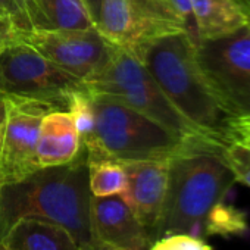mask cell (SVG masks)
<instances>
[{
    "instance_id": "5b68a950",
    "label": "cell",
    "mask_w": 250,
    "mask_h": 250,
    "mask_svg": "<svg viewBox=\"0 0 250 250\" xmlns=\"http://www.w3.org/2000/svg\"><path fill=\"white\" fill-rule=\"evenodd\" d=\"M85 87L91 94H104L128 104L181 137L209 136L171 103L143 62L127 50L113 46L107 62Z\"/></svg>"
},
{
    "instance_id": "f546056e",
    "label": "cell",
    "mask_w": 250,
    "mask_h": 250,
    "mask_svg": "<svg viewBox=\"0 0 250 250\" xmlns=\"http://www.w3.org/2000/svg\"><path fill=\"white\" fill-rule=\"evenodd\" d=\"M249 12V17H247V27L250 28V11H247Z\"/></svg>"
},
{
    "instance_id": "ac0fdd59",
    "label": "cell",
    "mask_w": 250,
    "mask_h": 250,
    "mask_svg": "<svg viewBox=\"0 0 250 250\" xmlns=\"http://www.w3.org/2000/svg\"><path fill=\"white\" fill-rule=\"evenodd\" d=\"M66 110L71 113L77 131L81 137L83 146L88 145L96 131V112L91 94L87 90L75 91L69 96Z\"/></svg>"
},
{
    "instance_id": "d4e9b609",
    "label": "cell",
    "mask_w": 250,
    "mask_h": 250,
    "mask_svg": "<svg viewBox=\"0 0 250 250\" xmlns=\"http://www.w3.org/2000/svg\"><path fill=\"white\" fill-rule=\"evenodd\" d=\"M85 3L93 21H94V25H96V21H97V17H99V11H100V5H102V0H83Z\"/></svg>"
},
{
    "instance_id": "9c48e42d",
    "label": "cell",
    "mask_w": 250,
    "mask_h": 250,
    "mask_svg": "<svg viewBox=\"0 0 250 250\" xmlns=\"http://www.w3.org/2000/svg\"><path fill=\"white\" fill-rule=\"evenodd\" d=\"M0 74L8 94L55 102L65 109L72 93L87 90L84 81L61 69L31 46L21 42L0 53Z\"/></svg>"
},
{
    "instance_id": "8992f818",
    "label": "cell",
    "mask_w": 250,
    "mask_h": 250,
    "mask_svg": "<svg viewBox=\"0 0 250 250\" xmlns=\"http://www.w3.org/2000/svg\"><path fill=\"white\" fill-rule=\"evenodd\" d=\"M196 59L225 116H250V28L199 40Z\"/></svg>"
},
{
    "instance_id": "7402d4cb",
    "label": "cell",
    "mask_w": 250,
    "mask_h": 250,
    "mask_svg": "<svg viewBox=\"0 0 250 250\" xmlns=\"http://www.w3.org/2000/svg\"><path fill=\"white\" fill-rule=\"evenodd\" d=\"M224 139H231L250 146V116L228 119Z\"/></svg>"
},
{
    "instance_id": "6da1fadb",
    "label": "cell",
    "mask_w": 250,
    "mask_h": 250,
    "mask_svg": "<svg viewBox=\"0 0 250 250\" xmlns=\"http://www.w3.org/2000/svg\"><path fill=\"white\" fill-rule=\"evenodd\" d=\"M225 139L200 136L169 161L168 188L155 241L187 234L202 240L210 235H243L249 231L243 212L225 203L237 183L224 158Z\"/></svg>"
},
{
    "instance_id": "4dcf8cb0",
    "label": "cell",
    "mask_w": 250,
    "mask_h": 250,
    "mask_svg": "<svg viewBox=\"0 0 250 250\" xmlns=\"http://www.w3.org/2000/svg\"><path fill=\"white\" fill-rule=\"evenodd\" d=\"M0 250H9V249H6V247H3L2 244H0Z\"/></svg>"
},
{
    "instance_id": "52a82bcc",
    "label": "cell",
    "mask_w": 250,
    "mask_h": 250,
    "mask_svg": "<svg viewBox=\"0 0 250 250\" xmlns=\"http://www.w3.org/2000/svg\"><path fill=\"white\" fill-rule=\"evenodd\" d=\"M96 28L112 46L134 56L155 39L186 31L168 0H102Z\"/></svg>"
},
{
    "instance_id": "44dd1931",
    "label": "cell",
    "mask_w": 250,
    "mask_h": 250,
    "mask_svg": "<svg viewBox=\"0 0 250 250\" xmlns=\"http://www.w3.org/2000/svg\"><path fill=\"white\" fill-rule=\"evenodd\" d=\"M0 12L6 15L20 31L33 30L25 0H0Z\"/></svg>"
},
{
    "instance_id": "4316f807",
    "label": "cell",
    "mask_w": 250,
    "mask_h": 250,
    "mask_svg": "<svg viewBox=\"0 0 250 250\" xmlns=\"http://www.w3.org/2000/svg\"><path fill=\"white\" fill-rule=\"evenodd\" d=\"M80 250H115V249H112V247H107V246H104V244H100V243H97V241H91V243H88V244H85V246H81L80 247Z\"/></svg>"
},
{
    "instance_id": "cb8c5ba5",
    "label": "cell",
    "mask_w": 250,
    "mask_h": 250,
    "mask_svg": "<svg viewBox=\"0 0 250 250\" xmlns=\"http://www.w3.org/2000/svg\"><path fill=\"white\" fill-rule=\"evenodd\" d=\"M18 28L14 22L0 12V53L18 42Z\"/></svg>"
},
{
    "instance_id": "7a4b0ae2",
    "label": "cell",
    "mask_w": 250,
    "mask_h": 250,
    "mask_svg": "<svg viewBox=\"0 0 250 250\" xmlns=\"http://www.w3.org/2000/svg\"><path fill=\"white\" fill-rule=\"evenodd\" d=\"M91 191L85 149L65 165L42 168L14 184L0 186V238L22 218H39L65 227L81 246L93 241Z\"/></svg>"
},
{
    "instance_id": "5bb4252c",
    "label": "cell",
    "mask_w": 250,
    "mask_h": 250,
    "mask_svg": "<svg viewBox=\"0 0 250 250\" xmlns=\"http://www.w3.org/2000/svg\"><path fill=\"white\" fill-rule=\"evenodd\" d=\"M0 244L9 250H80L65 227L39 218L18 219L0 238Z\"/></svg>"
},
{
    "instance_id": "30bf717a",
    "label": "cell",
    "mask_w": 250,
    "mask_h": 250,
    "mask_svg": "<svg viewBox=\"0 0 250 250\" xmlns=\"http://www.w3.org/2000/svg\"><path fill=\"white\" fill-rule=\"evenodd\" d=\"M18 42L31 46L56 66L84 83L103 68L113 49L96 27L18 31Z\"/></svg>"
},
{
    "instance_id": "9a60e30c",
    "label": "cell",
    "mask_w": 250,
    "mask_h": 250,
    "mask_svg": "<svg viewBox=\"0 0 250 250\" xmlns=\"http://www.w3.org/2000/svg\"><path fill=\"white\" fill-rule=\"evenodd\" d=\"M199 40H213L247 25L249 12L240 0H191Z\"/></svg>"
},
{
    "instance_id": "4fadbf2b",
    "label": "cell",
    "mask_w": 250,
    "mask_h": 250,
    "mask_svg": "<svg viewBox=\"0 0 250 250\" xmlns=\"http://www.w3.org/2000/svg\"><path fill=\"white\" fill-rule=\"evenodd\" d=\"M83 150L81 137L68 110H52L43 118L36 149L40 168L65 165Z\"/></svg>"
},
{
    "instance_id": "f1b7e54d",
    "label": "cell",
    "mask_w": 250,
    "mask_h": 250,
    "mask_svg": "<svg viewBox=\"0 0 250 250\" xmlns=\"http://www.w3.org/2000/svg\"><path fill=\"white\" fill-rule=\"evenodd\" d=\"M240 2L246 6V9H247V11H250V0H240Z\"/></svg>"
},
{
    "instance_id": "7c38bea8",
    "label": "cell",
    "mask_w": 250,
    "mask_h": 250,
    "mask_svg": "<svg viewBox=\"0 0 250 250\" xmlns=\"http://www.w3.org/2000/svg\"><path fill=\"white\" fill-rule=\"evenodd\" d=\"M169 161L122 164L127 174V186L121 196L146 227L153 241L165 203Z\"/></svg>"
},
{
    "instance_id": "484cf974",
    "label": "cell",
    "mask_w": 250,
    "mask_h": 250,
    "mask_svg": "<svg viewBox=\"0 0 250 250\" xmlns=\"http://www.w3.org/2000/svg\"><path fill=\"white\" fill-rule=\"evenodd\" d=\"M5 121H6V106H5V96H3V97H0V145H2Z\"/></svg>"
},
{
    "instance_id": "e0dca14e",
    "label": "cell",
    "mask_w": 250,
    "mask_h": 250,
    "mask_svg": "<svg viewBox=\"0 0 250 250\" xmlns=\"http://www.w3.org/2000/svg\"><path fill=\"white\" fill-rule=\"evenodd\" d=\"M88 186L91 196L96 197L122 194L127 186V174L119 162L109 159L88 161Z\"/></svg>"
},
{
    "instance_id": "603a6c76",
    "label": "cell",
    "mask_w": 250,
    "mask_h": 250,
    "mask_svg": "<svg viewBox=\"0 0 250 250\" xmlns=\"http://www.w3.org/2000/svg\"><path fill=\"white\" fill-rule=\"evenodd\" d=\"M168 3L174 9L175 15L180 18V21L184 24L186 31L190 34V37L197 43V33H196V24L193 18V9H191V0H168Z\"/></svg>"
},
{
    "instance_id": "8fae6325",
    "label": "cell",
    "mask_w": 250,
    "mask_h": 250,
    "mask_svg": "<svg viewBox=\"0 0 250 250\" xmlns=\"http://www.w3.org/2000/svg\"><path fill=\"white\" fill-rule=\"evenodd\" d=\"M90 227L94 241L115 250H149L153 240L121 194L90 202Z\"/></svg>"
},
{
    "instance_id": "d6986e66",
    "label": "cell",
    "mask_w": 250,
    "mask_h": 250,
    "mask_svg": "<svg viewBox=\"0 0 250 250\" xmlns=\"http://www.w3.org/2000/svg\"><path fill=\"white\" fill-rule=\"evenodd\" d=\"M222 152L225 162L235 177V181L250 187V146L225 139Z\"/></svg>"
},
{
    "instance_id": "277c9868",
    "label": "cell",
    "mask_w": 250,
    "mask_h": 250,
    "mask_svg": "<svg viewBox=\"0 0 250 250\" xmlns=\"http://www.w3.org/2000/svg\"><path fill=\"white\" fill-rule=\"evenodd\" d=\"M91 99L96 112V131L93 140L84 146L88 161L109 159L119 164L169 161L194 139L169 131L113 97L91 94Z\"/></svg>"
},
{
    "instance_id": "ba28073f",
    "label": "cell",
    "mask_w": 250,
    "mask_h": 250,
    "mask_svg": "<svg viewBox=\"0 0 250 250\" xmlns=\"http://www.w3.org/2000/svg\"><path fill=\"white\" fill-rule=\"evenodd\" d=\"M6 121L0 145V186L14 184L42 169L37 162V140L43 118L63 106L36 97L6 94ZM66 110V109H65Z\"/></svg>"
},
{
    "instance_id": "83f0119b",
    "label": "cell",
    "mask_w": 250,
    "mask_h": 250,
    "mask_svg": "<svg viewBox=\"0 0 250 250\" xmlns=\"http://www.w3.org/2000/svg\"><path fill=\"white\" fill-rule=\"evenodd\" d=\"M8 94V90H6V85H5V81H3V77L0 74V97H3Z\"/></svg>"
},
{
    "instance_id": "ffe728a7",
    "label": "cell",
    "mask_w": 250,
    "mask_h": 250,
    "mask_svg": "<svg viewBox=\"0 0 250 250\" xmlns=\"http://www.w3.org/2000/svg\"><path fill=\"white\" fill-rule=\"evenodd\" d=\"M149 250H212V247L202 238L187 234H172L153 241Z\"/></svg>"
},
{
    "instance_id": "2e32d148",
    "label": "cell",
    "mask_w": 250,
    "mask_h": 250,
    "mask_svg": "<svg viewBox=\"0 0 250 250\" xmlns=\"http://www.w3.org/2000/svg\"><path fill=\"white\" fill-rule=\"evenodd\" d=\"M33 30H87L94 21L83 0H25Z\"/></svg>"
},
{
    "instance_id": "3957f363",
    "label": "cell",
    "mask_w": 250,
    "mask_h": 250,
    "mask_svg": "<svg viewBox=\"0 0 250 250\" xmlns=\"http://www.w3.org/2000/svg\"><path fill=\"white\" fill-rule=\"evenodd\" d=\"M171 103L203 133L222 139L228 118L210 91L196 59V42L187 31L165 34L137 55Z\"/></svg>"
}]
</instances>
